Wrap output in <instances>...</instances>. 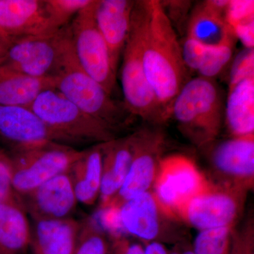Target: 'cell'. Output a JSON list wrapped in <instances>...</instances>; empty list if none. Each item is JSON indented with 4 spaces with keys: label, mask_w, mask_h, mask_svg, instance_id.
Returning a JSON list of instances; mask_svg holds the SVG:
<instances>
[{
    "label": "cell",
    "mask_w": 254,
    "mask_h": 254,
    "mask_svg": "<svg viewBox=\"0 0 254 254\" xmlns=\"http://www.w3.org/2000/svg\"><path fill=\"white\" fill-rule=\"evenodd\" d=\"M235 227L199 231L192 245L195 254H230L232 234Z\"/></svg>",
    "instance_id": "d4e9b609"
},
{
    "label": "cell",
    "mask_w": 254,
    "mask_h": 254,
    "mask_svg": "<svg viewBox=\"0 0 254 254\" xmlns=\"http://www.w3.org/2000/svg\"><path fill=\"white\" fill-rule=\"evenodd\" d=\"M18 197L33 220L69 218L78 203L69 171L57 175Z\"/></svg>",
    "instance_id": "2e32d148"
},
{
    "label": "cell",
    "mask_w": 254,
    "mask_h": 254,
    "mask_svg": "<svg viewBox=\"0 0 254 254\" xmlns=\"http://www.w3.org/2000/svg\"><path fill=\"white\" fill-rule=\"evenodd\" d=\"M112 252L113 254H145V247L127 240L125 236L114 238Z\"/></svg>",
    "instance_id": "1f68e13d"
},
{
    "label": "cell",
    "mask_w": 254,
    "mask_h": 254,
    "mask_svg": "<svg viewBox=\"0 0 254 254\" xmlns=\"http://www.w3.org/2000/svg\"><path fill=\"white\" fill-rule=\"evenodd\" d=\"M28 108L68 145L98 144L118 138L115 130L82 111L55 89L42 93Z\"/></svg>",
    "instance_id": "5b68a950"
},
{
    "label": "cell",
    "mask_w": 254,
    "mask_h": 254,
    "mask_svg": "<svg viewBox=\"0 0 254 254\" xmlns=\"http://www.w3.org/2000/svg\"><path fill=\"white\" fill-rule=\"evenodd\" d=\"M134 3L132 0H96L95 3V21L108 47L112 68L116 74L129 33Z\"/></svg>",
    "instance_id": "e0dca14e"
},
{
    "label": "cell",
    "mask_w": 254,
    "mask_h": 254,
    "mask_svg": "<svg viewBox=\"0 0 254 254\" xmlns=\"http://www.w3.org/2000/svg\"><path fill=\"white\" fill-rule=\"evenodd\" d=\"M133 134V154L129 170L118 193L104 210H120L127 200L153 188L163 158L165 138L159 130H140Z\"/></svg>",
    "instance_id": "7c38bea8"
},
{
    "label": "cell",
    "mask_w": 254,
    "mask_h": 254,
    "mask_svg": "<svg viewBox=\"0 0 254 254\" xmlns=\"http://www.w3.org/2000/svg\"><path fill=\"white\" fill-rule=\"evenodd\" d=\"M120 217L125 232L145 243L167 242L175 245L186 241L178 227L182 222L163 210L152 190L125 202L120 208Z\"/></svg>",
    "instance_id": "30bf717a"
},
{
    "label": "cell",
    "mask_w": 254,
    "mask_h": 254,
    "mask_svg": "<svg viewBox=\"0 0 254 254\" xmlns=\"http://www.w3.org/2000/svg\"><path fill=\"white\" fill-rule=\"evenodd\" d=\"M147 0L135 1L129 33L122 55L121 79L124 103L133 116L155 125L168 120L147 80L143 66V39L146 25Z\"/></svg>",
    "instance_id": "3957f363"
},
{
    "label": "cell",
    "mask_w": 254,
    "mask_h": 254,
    "mask_svg": "<svg viewBox=\"0 0 254 254\" xmlns=\"http://www.w3.org/2000/svg\"><path fill=\"white\" fill-rule=\"evenodd\" d=\"M134 134L103 143V171L100 208L104 210L118 193L131 166Z\"/></svg>",
    "instance_id": "ac0fdd59"
},
{
    "label": "cell",
    "mask_w": 254,
    "mask_h": 254,
    "mask_svg": "<svg viewBox=\"0 0 254 254\" xmlns=\"http://www.w3.org/2000/svg\"><path fill=\"white\" fill-rule=\"evenodd\" d=\"M253 223H249L241 231L235 229L232 234L230 254H254Z\"/></svg>",
    "instance_id": "4dcf8cb0"
},
{
    "label": "cell",
    "mask_w": 254,
    "mask_h": 254,
    "mask_svg": "<svg viewBox=\"0 0 254 254\" xmlns=\"http://www.w3.org/2000/svg\"><path fill=\"white\" fill-rule=\"evenodd\" d=\"M254 19L253 0H233L230 1L225 14V20L230 28L249 20Z\"/></svg>",
    "instance_id": "f546056e"
},
{
    "label": "cell",
    "mask_w": 254,
    "mask_h": 254,
    "mask_svg": "<svg viewBox=\"0 0 254 254\" xmlns=\"http://www.w3.org/2000/svg\"><path fill=\"white\" fill-rule=\"evenodd\" d=\"M145 244V254H168V251L163 244L155 242Z\"/></svg>",
    "instance_id": "e575fe53"
},
{
    "label": "cell",
    "mask_w": 254,
    "mask_h": 254,
    "mask_svg": "<svg viewBox=\"0 0 254 254\" xmlns=\"http://www.w3.org/2000/svg\"><path fill=\"white\" fill-rule=\"evenodd\" d=\"M234 47H207L197 72L200 77L213 79L222 72L232 59Z\"/></svg>",
    "instance_id": "83f0119b"
},
{
    "label": "cell",
    "mask_w": 254,
    "mask_h": 254,
    "mask_svg": "<svg viewBox=\"0 0 254 254\" xmlns=\"http://www.w3.org/2000/svg\"><path fill=\"white\" fill-rule=\"evenodd\" d=\"M213 180L249 191L254 182V134L233 137L217 145L210 154Z\"/></svg>",
    "instance_id": "4fadbf2b"
},
{
    "label": "cell",
    "mask_w": 254,
    "mask_h": 254,
    "mask_svg": "<svg viewBox=\"0 0 254 254\" xmlns=\"http://www.w3.org/2000/svg\"><path fill=\"white\" fill-rule=\"evenodd\" d=\"M248 192L209 180L208 186L185 205L180 220L199 231L235 227L243 213Z\"/></svg>",
    "instance_id": "52a82bcc"
},
{
    "label": "cell",
    "mask_w": 254,
    "mask_h": 254,
    "mask_svg": "<svg viewBox=\"0 0 254 254\" xmlns=\"http://www.w3.org/2000/svg\"><path fill=\"white\" fill-rule=\"evenodd\" d=\"M50 89H55L53 78L33 77L0 66V106L28 108Z\"/></svg>",
    "instance_id": "7402d4cb"
},
{
    "label": "cell",
    "mask_w": 254,
    "mask_h": 254,
    "mask_svg": "<svg viewBox=\"0 0 254 254\" xmlns=\"http://www.w3.org/2000/svg\"><path fill=\"white\" fill-rule=\"evenodd\" d=\"M168 254H195L192 245H189L186 241L174 246L173 250L168 251Z\"/></svg>",
    "instance_id": "d590c367"
},
{
    "label": "cell",
    "mask_w": 254,
    "mask_h": 254,
    "mask_svg": "<svg viewBox=\"0 0 254 254\" xmlns=\"http://www.w3.org/2000/svg\"><path fill=\"white\" fill-rule=\"evenodd\" d=\"M47 9L58 30L69 24L73 18L93 0H46Z\"/></svg>",
    "instance_id": "4316f807"
},
{
    "label": "cell",
    "mask_w": 254,
    "mask_h": 254,
    "mask_svg": "<svg viewBox=\"0 0 254 254\" xmlns=\"http://www.w3.org/2000/svg\"><path fill=\"white\" fill-rule=\"evenodd\" d=\"M55 90L92 118L115 131L127 125L133 115L92 78L78 63L68 26L60 66L53 76Z\"/></svg>",
    "instance_id": "7a4b0ae2"
},
{
    "label": "cell",
    "mask_w": 254,
    "mask_h": 254,
    "mask_svg": "<svg viewBox=\"0 0 254 254\" xmlns=\"http://www.w3.org/2000/svg\"><path fill=\"white\" fill-rule=\"evenodd\" d=\"M225 115L232 136L254 134V76L229 89Z\"/></svg>",
    "instance_id": "cb8c5ba5"
},
{
    "label": "cell",
    "mask_w": 254,
    "mask_h": 254,
    "mask_svg": "<svg viewBox=\"0 0 254 254\" xmlns=\"http://www.w3.org/2000/svg\"><path fill=\"white\" fill-rule=\"evenodd\" d=\"M108 245L96 221L88 218L81 222L75 254H108Z\"/></svg>",
    "instance_id": "484cf974"
},
{
    "label": "cell",
    "mask_w": 254,
    "mask_h": 254,
    "mask_svg": "<svg viewBox=\"0 0 254 254\" xmlns=\"http://www.w3.org/2000/svg\"><path fill=\"white\" fill-rule=\"evenodd\" d=\"M103 160V143H98L83 150L81 158L70 169L78 202L91 205L99 198Z\"/></svg>",
    "instance_id": "44dd1931"
},
{
    "label": "cell",
    "mask_w": 254,
    "mask_h": 254,
    "mask_svg": "<svg viewBox=\"0 0 254 254\" xmlns=\"http://www.w3.org/2000/svg\"><path fill=\"white\" fill-rule=\"evenodd\" d=\"M11 43V42L7 41V40L0 36V65L2 63L5 55H6V51H7L8 48H9Z\"/></svg>",
    "instance_id": "8d00e7d4"
},
{
    "label": "cell",
    "mask_w": 254,
    "mask_h": 254,
    "mask_svg": "<svg viewBox=\"0 0 254 254\" xmlns=\"http://www.w3.org/2000/svg\"><path fill=\"white\" fill-rule=\"evenodd\" d=\"M254 76V49L245 48L237 55L232 64L229 89L246 78Z\"/></svg>",
    "instance_id": "f1b7e54d"
},
{
    "label": "cell",
    "mask_w": 254,
    "mask_h": 254,
    "mask_svg": "<svg viewBox=\"0 0 254 254\" xmlns=\"http://www.w3.org/2000/svg\"><path fill=\"white\" fill-rule=\"evenodd\" d=\"M0 141L9 146V151L50 143L67 145L32 110L23 107L0 106Z\"/></svg>",
    "instance_id": "5bb4252c"
},
{
    "label": "cell",
    "mask_w": 254,
    "mask_h": 254,
    "mask_svg": "<svg viewBox=\"0 0 254 254\" xmlns=\"http://www.w3.org/2000/svg\"><path fill=\"white\" fill-rule=\"evenodd\" d=\"M235 38H238L245 48H254V19L245 21L232 28Z\"/></svg>",
    "instance_id": "d6a6232c"
},
{
    "label": "cell",
    "mask_w": 254,
    "mask_h": 254,
    "mask_svg": "<svg viewBox=\"0 0 254 254\" xmlns=\"http://www.w3.org/2000/svg\"><path fill=\"white\" fill-rule=\"evenodd\" d=\"M81 227L71 218L33 220L30 247L34 254H75Z\"/></svg>",
    "instance_id": "d6986e66"
},
{
    "label": "cell",
    "mask_w": 254,
    "mask_h": 254,
    "mask_svg": "<svg viewBox=\"0 0 254 254\" xmlns=\"http://www.w3.org/2000/svg\"><path fill=\"white\" fill-rule=\"evenodd\" d=\"M31 225L17 194L0 204V254H26Z\"/></svg>",
    "instance_id": "ffe728a7"
},
{
    "label": "cell",
    "mask_w": 254,
    "mask_h": 254,
    "mask_svg": "<svg viewBox=\"0 0 254 254\" xmlns=\"http://www.w3.org/2000/svg\"><path fill=\"white\" fill-rule=\"evenodd\" d=\"M15 194L11 182L0 179V204L12 198Z\"/></svg>",
    "instance_id": "836d02e7"
},
{
    "label": "cell",
    "mask_w": 254,
    "mask_h": 254,
    "mask_svg": "<svg viewBox=\"0 0 254 254\" xmlns=\"http://www.w3.org/2000/svg\"><path fill=\"white\" fill-rule=\"evenodd\" d=\"M58 31L50 18L46 0H0V36L7 41L48 36Z\"/></svg>",
    "instance_id": "9a60e30c"
},
{
    "label": "cell",
    "mask_w": 254,
    "mask_h": 254,
    "mask_svg": "<svg viewBox=\"0 0 254 254\" xmlns=\"http://www.w3.org/2000/svg\"><path fill=\"white\" fill-rule=\"evenodd\" d=\"M187 33V38L205 47H234L235 36L225 16L210 9L204 2L192 13Z\"/></svg>",
    "instance_id": "603a6c76"
},
{
    "label": "cell",
    "mask_w": 254,
    "mask_h": 254,
    "mask_svg": "<svg viewBox=\"0 0 254 254\" xmlns=\"http://www.w3.org/2000/svg\"><path fill=\"white\" fill-rule=\"evenodd\" d=\"M95 3L96 0H93L68 26L73 50L81 67L112 95L116 88L117 74L112 68L108 47L95 21Z\"/></svg>",
    "instance_id": "9c48e42d"
},
{
    "label": "cell",
    "mask_w": 254,
    "mask_h": 254,
    "mask_svg": "<svg viewBox=\"0 0 254 254\" xmlns=\"http://www.w3.org/2000/svg\"><path fill=\"white\" fill-rule=\"evenodd\" d=\"M170 115L193 144H210L218 136L225 115L221 90L213 79L198 76L187 81L174 100Z\"/></svg>",
    "instance_id": "277c9868"
},
{
    "label": "cell",
    "mask_w": 254,
    "mask_h": 254,
    "mask_svg": "<svg viewBox=\"0 0 254 254\" xmlns=\"http://www.w3.org/2000/svg\"><path fill=\"white\" fill-rule=\"evenodd\" d=\"M143 66L158 103L170 118L171 105L186 83L187 68L173 23L158 0H147Z\"/></svg>",
    "instance_id": "6da1fadb"
},
{
    "label": "cell",
    "mask_w": 254,
    "mask_h": 254,
    "mask_svg": "<svg viewBox=\"0 0 254 254\" xmlns=\"http://www.w3.org/2000/svg\"><path fill=\"white\" fill-rule=\"evenodd\" d=\"M68 25L48 36L23 37L11 42L0 66L36 78H53L60 66Z\"/></svg>",
    "instance_id": "8fae6325"
},
{
    "label": "cell",
    "mask_w": 254,
    "mask_h": 254,
    "mask_svg": "<svg viewBox=\"0 0 254 254\" xmlns=\"http://www.w3.org/2000/svg\"><path fill=\"white\" fill-rule=\"evenodd\" d=\"M208 184V179L191 159L173 155L162 158L151 190L163 210L180 220L185 205Z\"/></svg>",
    "instance_id": "ba28073f"
},
{
    "label": "cell",
    "mask_w": 254,
    "mask_h": 254,
    "mask_svg": "<svg viewBox=\"0 0 254 254\" xmlns=\"http://www.w3.org/2000/svg\"><path fill=\"white\" fill-rule=\"evenodd\" d=\"M9 151L11 185L18 195L26 194L60 174L69 171L83 150L58 143Z\"/></svg>",
    "instance_id": "8992f818"
}]
</instances>
